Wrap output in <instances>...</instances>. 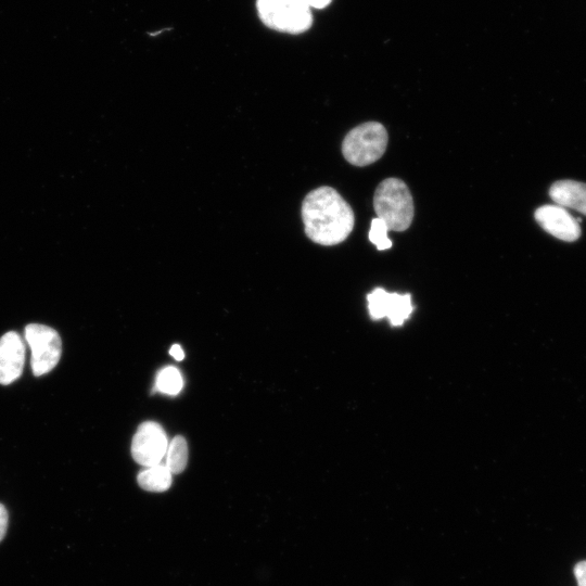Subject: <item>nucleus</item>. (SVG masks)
<instances>
[{"mask_svg": "<svg viewBox=\"0 0 586 586\" xmlns=\"http://www.w3.org/2000/svg\"><path fill=\"white\" fill-rule=\"evenodd\" d=\"M377 217L382 219L390 230L404 231L413 219L415 207L407 184L397 178H386L377 188L373 195Z\"/></svg>", "mask_w": 586, "mask_h": 586, "instance_id": "nucleus-2", "label": "nucleus"}, {"mask_svg": "<svg viewBox=\"0 0 586 586\" xmlns=\"http://www.w3.org/2000/svg\"><path fill=\"white\" fill-rule=\"evenodd\" d=\"M538 225L552 237L573 242L581 237L579 219H575L564 207L547 204L535 212Z\"/></svg>", "mask_w": 586, "mask_h": 586, "instance_id": "nucleus-7", "label": "nucleus"}, {"mask_svg": "<svg viewBox=\"0 0 586 586\" xmlns=\"http://www.w3.org/2000/svg\"><path fill=\"white\" fill-rule=\"evenodd\" d=\"M141 488L148 492H165L173 482V473L164 463L146 467L137 475Z\"/></svg>", "mask_w": 586, "mask_h": 586, "instance_id": "nucleus-10", "label": "nucleus"}, {"mask_svg": "<svg viewBox=\"0 0 586 586\" xmlns=\"http://www.w3.org/2000/svg\"><path fill=\"white\" fill-rule=\"evenodd\" d=\"M169 354L176 359V360H182L184 358L183 349L178 344H174L170 349Z\"/></svg>", "mask_w": 586, "mask_h": 586, "instance_id": "nucleus-19", "label": "nucleus"}, {"mask_svg": "<svg viewBox=\"0 0 586 586\" xmlns=\"http://www.w3.org/2000/svg\"><path fill=\"white\" fill-rule=\"evenodd\" d=\"M574 574L578 586H586V560L578 562L574 566Z\"/></svg>", "mask_w": 586, "mask_h": 586, "instance_id": "nucleus-16", "label": "nucleus"}, {"mask_svg": "<svg viewBox=\"0 0 586 586\" xmlns=\"http://www.w3.org/2000/svg\"><path fill=\"white\" fill-rule=\"evenodd\" d=\"M155 386L164 394L177 395L183 386V379L176 367L167 366L157 373Z\"/></svg>", "mask_w": 586, "mask_h": 586, "instance_id": "nucleus-13", "label": "nucleus"}, {"mask_svg": "<svg viewBox=\"0 0 586 586\" xmlns=\"http://www.w3.org/2000/svg\"><path fill=\"white\" fill-rule=\"evenodd\" d=\"M549 195L557 205L586 215V183L560 180L550 187Z\"/></svg>", "mask_w": 586, "mask_h": 586, "instance_id": "nucleus-9", "label": "nucleus"}, {"mask_svg": "<svg viewBox=\"0 0 586 586\" xmlns=\"http://www.w3.org/2000/svg\"><path fill=\"white\" fill-rule=\"evenodd\" d=\"M9 515L5 507L0 504V542L3 539L8 528Z\"/></svg>", "mask_w": 586, "mask_h": 586, "instance_id": "nucleus-17", "label": "nucleus"}, {"mask_svg": "<svg viewBox=\"0 0 586 586\" xmlns=\"http://www.w3.org/2000/svg\"><path fill=\"white\" fill-rule=\"evenodd\" d=\"M165 466L174 473H180L184 470L188 462V445L182 436H175L168 444L166 451Z\"/></svg>", "mask_w": 586, "mask_h": 586, "instance_id": "nucleus-11", "label": "nucleus"}, {"mask_svg": "<svg viewBox=\"0 0 586 586\" xmlns=\"http://www.w3.org/2000/svg\"><path fill=\"white\" fill-rule=\"evenodd\" d=\"M25 364V345L21 335L9 331L0 337V384L17 380Z\"/></svg>", "mask_w": 586, "mask_h": 586, "instance_id": "nucleus-8", "label": "nucleus"}, {"mask_svg": "<svg viewBox=\"0 0 586 586\" xmlns=\"http://www.w3.org/2000/svg\"><path fill=\"white\" fill-rule=\"evenodd\" d=\"M167 447L168 441L163 428L156 422L145 421L133 435L131 455L137 463L146 468L162 463Z\"/></svg>", "mask_w": 586, "mask_h": 586, "instance_id": "nucleus-6", "label": "nucleus"}, {"mask_svg": "<svg viewBox=\"0 0 586 586\" xmlns=\"http://www.w3.org/2000/svg\"><path fill=\"white\" fill-rule=\"evenodd\" d=\"M387 132L377 122H368L353 128L344 138L342 153L355 166H367L378 161L385 152Z\"/></svg>", "mask_w": 586, "mask_h": 586, "instance_id": "nucleus-3", "label": "nucleus"}, {"mask_svg": "<svg viewBox=\"0 0 586 586\" xmlns=\"http://www.w3.org/2000/svg\"><path fill=\"white\" fill-rule=\"evenodd\" d=\"M256 9L260 21L277 31L296 35L313 24L311 10L297 0H257Z\"/></svg>", "mask_w": 586, "mask_h": 586, "instance_id": "nucleus-4", "label": "nucleus"}, {"mask_svg": "<svg viewBox=\"0 0 586 586\" xmlns=\"http://www.w3.org/2000/svg\"><path fill=\"white\" fill-rule=\"evenodd\" d=\"M388 230L390 229L387 225L379 217H375L371 220L369 240L380 251L387 250L392 246V241L387 237Z\"/></svg>", "mask_w": 586, "mask_h": 586, "instance_id": "nucleus-15", "label": "nucleus"}, {"mask_svg": "<svg viewBox=\"0 0 586 586\" xmlns=\"http://www.w3.org/2000/svg\"><path fill=\"white\" fill-rule=\"evenodd\" d=\"M412 305L410 295L390 293L386 317L394 326L402 324L411 314Z\"/></svg>", "mask_w": 586, "mask_h": 586, "instance_id": "nucleus-12", "label": "nucleus"}, {"mask_svg": "<svg viewBox=\"0 0 586 586\" xmlns=\"http://www.w3.org/2000/svg\"><path fill=\"white\" fill-rule=\"evenodd\" d=\"M306 235L315 243L330 246L343 242L352 232L355 215L351 205L331 187L310 191L302 204Z\"/></svg>", "mask_w": 586, "mask_h": 586, "instance_id": "nucleus-1", "label": "nucleus"}, {"mask_svg": "<svg viewBox=\"0 0 586 586\" xmlns=\"http://www.w3.org/2000/svg\"><path fill=\"white\" fill-rule=\"evenodd\" d=\"M390 293L383 289H375L368 295V307L372 318L386 317Z\"/></svg>", "mask_w": 586, "mask_h": 586, "instance_id": "nucleus-14", "label": "nucleus"}, {"mask_svg": "<svg viewBox=\"0 0 586 586\" xmlns=\"http://www.w3.org/2000/svg\"><path fill=\"white\" fill-rule=\"evenodd\" d=\"M25 340L31 353L30 366L34 375H43L55 368L62 354V341L53 328L29 323L25 327Z\"/></svg>", "mask_w": 586, "mask_h": 586, "instance_id": "nucleus-5", "label": "nucleus"}, {"mask_svg": "<svg viewBox=\"0 0 586 586\" xmlns=\"http://www.w3.org/2000/svg\"><path fill=\"white\" fill-rule=\"evenodd\" d=\"M300 1L301 3L305 4L306 7H308L310 10L311 9H323L326 7H328L332 0H297Z\"/></svg>", "mask_w": 586, "mask_h": 586, "instance_id": "nucleus-18", "label": "nucleus"}]
</instances>
